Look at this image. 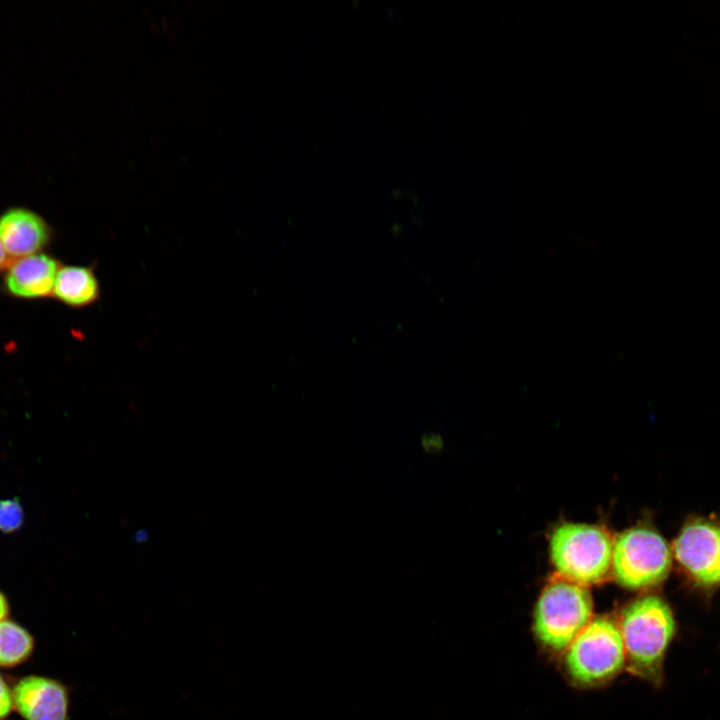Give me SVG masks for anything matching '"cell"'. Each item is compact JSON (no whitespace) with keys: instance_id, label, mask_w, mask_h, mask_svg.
Listing matches in <instances>:
<instances>
[{"instance_id":"obj_1","label":"cell","mask_w":720,"mask_h":720,"mask_svg":"<svg viewBox=\"0 0 720 720\" xmlns=\"http://www.w3.org/2000/svg\"><path fill=\"white\" fill-rule=\"evenodd\" d=\"M618 625L628 669L659 682L664 655L675 632L669 606L657 596L639 598L623 610Z\"/></svg>"},{"instance_id":"obj_2","label":"cell","mask_w":720,"mask_h":720,"mask_svg":"<svg viewBox=\"0 0 720 720\" xmlns=\"http://www.w3.org/2000/svg\"><path fill=\"white\" fill-rule=\"evenodd\" d=\"M588 589L558 578L541 592L534 610L533 629L538 641L552 652H565L592 620Z\"/></svg>"},{"instance_id":"obj_3","label":"cell","mask_w":720,"mask_h":720,"mask_svg":"<svg viewBox=\"0 0 720 720\" xmlns=\"http://www.w3.org/2000/svg\"><path fill=\"white\" fill-rule=\"evenodd\" d=\"M612 551L611 536L596 525L565 523L550 537L551 560L560 577L582 586L606 578Z\"/></svg>"},{"instance_id":"obj_4","label":"cell","mask_w":720,"mask_h":720,"mask_svg":"<svg viewBox=\"0 0 720 720\" xmlns=\"http://www.w3.org/2000/svg\"><path fill=\"white\" fill-rule=\"evenodd\" d=\"M564 664L580 685H598L615 677L626 664L619 625L609 617L592 618L565 651Z\"/></svg>"},{"instance_id":"obj_5","label":"cell","mask_w":720,"mask_h":720,"mask_svg":"<svg viewBox=\"0 0 720 720\" xmlns=\"http://www.w3.org/2000/svg\"><path fill=\"white\" fill-rule=\"evenodd\" d=\"M671 552L660 534L636 527L623 531L613 542L611 569L616 581L629 589L662 582L670 570Z\"/></svg>"},{"instance_id":"obj_6","label":"cell","mask_w":720,"mask_h":720,"mask_svg":"<svg viewBox=\"0 0 720 720\" xmlns=\"http://www.w3.org/2000/svg\"><path fill=\"white\" fill-rule=\"evenodd\" d=\"M677 561L702 585L720 581V526L694 520L687 523L674 543Z\"/></svg>"},{"instance_id":"obj_7","label":"cell","mask_w":720,"mask_h":720,"mask_svg":"<svg viewBox=\"0 0 720 720\" xmlns=\"http://www.w3.org/2000/svg\"><path fill=\"white\" fill-rule=\"evenodd\" d=\"M13 703L24 720H68L69 689L57 679L27 675L13 686Z\"/></svg>"},{"instance_id":"obj_8","label":"cell","mask_w":720,"mask_h":720,"mask_svg":"<svg viewBox=\"0 0 720 720\" xmlns=\"http://www.w3.org/2000/svg\"><path fill=\"white\" fill-rule=\"evenodd\" d=\"M52 235L45 219L28 208L13 207L0 215V239L13 259L41 253Z\"/></svg>"},{"instance_id":"obj_9","label":"cell","mask_w":720,"mask_h":720,"mask_svg":"<svg viewBox=\"0 0 720 720\" xmlns=\"http://www.w3.org/2000/svg\"><path fill=\"white\" fill-rule=\"evenodd\" d=\"M60 267L56 258L42 252L13 259L6 267L4 288L11 296L22 299L52 296Z\"/></svg>"},{"instance_id":"obj_10","label":"cell","mask_w":720,"mask_h":720,"mask_svg":"<svg viewBox=\"0 0 720 720\" xmlns=\"http://www.w3.org/2000/svg\"><path fill=\"white\" fill-rule=\"evenodd\" d=\"M52 296L74 309L87 308L97 303L101 297V284L95 264L61 266Z\"/></svg>"},{"instance_id":"obj_11","label":"cell","mask_w":720,"mask_h":720,"mask_svg":"<svg viewBox=\"0 0 720 720\" xmlns=\"http://www.w3.org/2000/svg\"><path fill=\"white\" fill-rule=\"evenodd\" d=\"M35 641L31 633L10 619L0 622V668L25 663L33 654Z\"/></svg>"},{"instance_id":"obj_12","label":"cell","mask_w":720,"mask_h":720,"mask_svg":"<svg viewBox=\"0 0 720 720\" xmlns=\"http://www.w3.org/2000/svg\"><path fill=\"white\" fill-rule=\"evenodd\" d=\"M24 524V510L18 498L0 500V531L13 534Z\"/></svg>"},{"instance_id":"obj_13","label":"cell","mask_w":720,"mask_h":720,"mask_svg":"<svg viewBox=\"0 0 720 720\" xmlns=\"http://www.w3.org/2000/svg\"><path fill=\"white\" fill-rule=\"evenodd\" d=\"M13 710V687L0 674V720H5Z\"/></svg>"},{"instance_id":"obj_14","label":"cell","mask_w":720,"mask_h":720,"mask_svg":"<svg viewBox=\"0 0 720 720\" xmlns=\"http://www.w3.org/2000/svg\"><path fill=\"white\" fill-rule=\"evenodd\" d=\"M10 606L6 595L0 591V622L8 619Z\"/></svg>"},{"instance_id":"obj_15","label":"cell","mask_w":720,"mask_h":720,"mask_svg":"<svg viewBox=\"0 0 720 720\" xmlns=\"http://www.w3.org/2000/svg\"><path fill=\"white\" fill-rule=\"evenodd\" d=\"M9 264L8 255L0 239V270L6 269Z\"/></svg>"}]
</instances>
